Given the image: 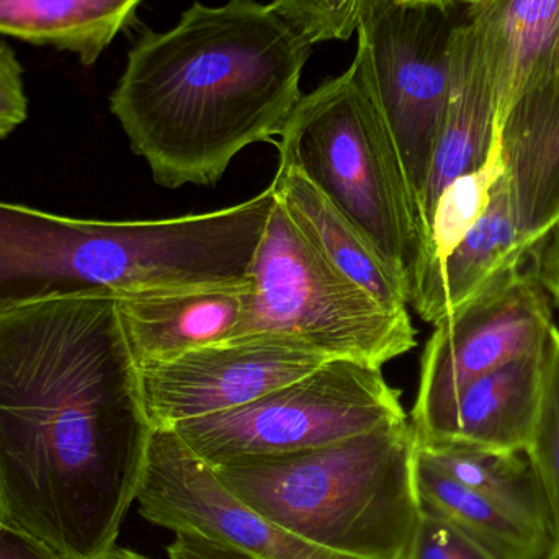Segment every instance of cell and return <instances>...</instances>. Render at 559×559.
Instances as JSON below:
<instances>
[{"label": "cell", "instance_id": "1", "mask_svg": "<svg viewBox=\"0 0 559 559\" xmlns=\"http://www.w3.org/2000/svg\"><path fill=\"white\" fill-rule=\"evenodd\" d=\"M153 426L117 296L0 314V522L64 559L117 547Z\"/></svg>", "mask_w": 559, "mask_h": 559}, {"label": "cell", "instance_id": "2", "mask_svg": "<svg viewBox=\"0 0 559 559\" xmlns=\"http://www.w3.org/2000/svg\"><path fill=\"white\" fill-rule=\"evenodd\" d=\"M311 48L272 3H193L131 49L111 114L159 186H213L246 147L282 134Z\"/></svg>", "mask_w": 559, "mask_h": 559}, {"label": "cell", "instance_id": "3", "mask_svg": "<svg viewBox=\"0 0 559 559\" xmlns=\"http://www.w3.org/2000/svg\"><path fill=\"white\" fill-rule=\"evenodd\" d=\"M411 420L318 449L210 466L246 508L352 559H406L419 525Z\"/></svg>", "mask_w": 559, "mask_h": 559}, {"label": "cell", "instance_id": "4", "mask_svg": "<svg viewBox=\"0 0 559 559\" xmlns=\"http://www.w3.org/2000/svg\"><path fill=\"white\" fill-rule=\"evenodd\" d=\"M278 167L302 174L371 242L413 298L424 233L360 56L301 100L278 141Z\"/></svg>", "mask_w": 559, "mask_h": 559}, {"label": "cell", "instance_id": "5", "mask_svg": "<svg viewBox=\"0 0 559 559\" xmlns=\"http://www.w3.org/2000/svg\"><path fill=\"white\" fill-rule=\"evenodd\" d=\"M277 332L318 348L383 368L413 350L409 311H393L338 272L299 231L278 200L251 272L248 305L233 337Z\"/></svg>", "mask_w": 559, "mask_h": 559}, {"label": "cell", "instance_id": "6", "mask_svg": "<svg viewBox=\"0 0 559 559\" xmlns=\"http://www.w3.org/2000/svg\"><path fill=\"white\" fill-rule=\"evenodd\" d=\"M409 419L381 368L332 358L311 373L218 414L170 427L209 466L286 455Z\"/></svg>", "mask_w": 559, "mask_h": 559}, {"label": "cell", "instance_id": "7", "mask_svg": "<svg viewBox=\"0 0 559 559\" xmlns=\"http://www.w3.org/2000/svg\"><path fill=\"white\" fill-rule=\"evenodd\" d=\"M459 3L364 0L355 28L417 215L452 87L453 35L465 19Z\"/></svg>", "mask_w": 559, "mask_h": 559}, {"label": "cell", "instance_id": "8", "mask_svg": "<svg viewBox=\"0 0 559 559\" xmlns=\"http://www.w3.org/2000/svg\"><path fill=\"white\" fill-rule=\"evenodd\" d=\"M332 360L292 335L255 332L138 365L153 429L236 409Z\"/></svg>", "mask_w": 559, "mask_h": 559}, {"label": "cell", "instance_id": "9", "mask_svg": "<svg viewBox=\"0 0 559 559\" xmlns=\"http://www.w3.org/2000/svg\"><path fill=\"white\" fill-rule=\"evenodd\" d=\"M554 328L550 299L532 267L433 324L420 358L413 429L432 423L472 381L545 350Z\"/></svg>", "mask_w": 559, "mask_h": 559}, {"label": "cell", "instance_id": "10", "mask_svg": "<svg viewBox=\"0 0 559 559\" xmlns=\"http://www.w3.org/2000/svg\"><path fill=\"white\" fill-rule=\"evenodd\" d=\"M136 502L157 527L216 542L251 559H352L314 547L246 508L170 429L151 433Z\"/></svg>", "mask_w": 559, "mask_h": 559}, {"label": "cell", "instance_id": "11", "mask_svg": "<svg viewBox=\"0 0 559 559\" xmlns=\"http://www.w3.org/2000/svg\"><path fill=\"white\" fill-rule=\"evenodd\" d=\"M498 115L495 71L472 7L453 35L452 87L420 200L424 241L440 193L463 174L478 169L488 157L501 128Z\"/></svg>", "mask_w": 559, "mask_h": 559}, {"label": "cell", "instance_id": "12", "mask_svg": "<svg viewBox=\"0 0 559 559\" xmlns=\"http://www.w3.org/2000/svg\"><path fill=\"white\" fill-rule=\"evenodd\" d=\"M534 251V242L519 226L504 173L485 215L417 285L411 306L424 321L437 324L524 275L532 267Z\"/></svg>", "mask_w": 559, "mask_h": 559}, {"label": "cell", "instance_id": "13", "mask_svg": "<svg viewBox=\"0 0 559 559\" xmlns=\"http://www.w3.org/2000/svg\"><path fill=\"white\" fill-rule=\"evenodd\" d=\"M545 350L472 381L432 423L414 430L417 445L525 452L540 404Z\"/></svg>", "mask_w": 559, "mask_h": 559}, {"label": "cell", "instance_id": "14", "mask_svg": "<svg viewBox=\"0 0 559 559\" xmlns=\"http://www.w3.org/2000/svg\"><path fill=\"white\" fill-rule=\"evenodd\" d=\"M501 150L519 226L537 248L559 222V79L519 95L501 124Z\"/></svg>", "mask_w": 559, "mask_h": 559}, {"label": "cell", "instance_id": "15", "mask_svg": "<svg viewBox=\"0 0 559 559\" xmlns=\"http://www.w3.org/2000/svg\"><path fill=\"white\" fill-rule=\"evenodd\" d=\"M245 285L206 286L118 298L134 364L167 360L231 338L248 305Z\"/></svg>", "mask_w": 559, "mask_h": 559}, {"label": "cell", "instance_id": "16", "mask_svg": "<svg viewBox=\"0 0 559 559\" xmlns=\"http://www.w3.org/2000/svg\"><path fill=\"white\" fill-rule=\"evenodd\" d=\"M416 491L420 512L442 519L491 559H551L558 554L550 531L531 524L496 499L463 485L419 449Z\"/></svg>", "mask_w": 559, "mask_h": 559}, {"label": "cell", "instance_id": "17", "mask_svg": "<svg viewBox=\"0 0 559 559\" xmlns=\"http://www.w3.org/2000/svg\"><path fill=\"white\" fill-rule=\"evenodd\" d=\"M275 199L299 231L338 272L393 311L409 306L403 283L381 261L364 233L302 174L278 167L271 183Z\"/></svg>", "mask_w": 559, "mask_h": 559}, {"label": "cell", "instance_id": "18", "mask_svg": "<svg viewBox=\"0 0 559 559\" xmlns=\"http://www.w3.org/2000/svg\"><path fill=\"white\" fill-rule=\"evenodd\" d=\"M495 71L499 127L525 87L550 78L559 0H489L473 7Z\"/></svg>", "mask_w": 559, "mask_h": 559}, {"label": "cell", "instance_id": "19", "mask_svg": "<svg viewBox=\"0 0 559 559\" xmlns=\"http://www.w3.org/2000/svg\"><path fill=\"white\" fill-rule=\"evenodd\" d=\"M141 0H0V33L72 52L92 66L133 20Z\"/></svg>", "mask_w": 559, "mask_h": 559}, {"label": "cell", "instance_id": "20", "mask_svg": "<svg viewBox=\"0 0 559 559\" xmlns=\"http://www.w3.org/2000/svg\"><path fill=\"white\" fill-rule=\"evenodd\" d=\"M417 449L463 485L496 499L525 521L554 534L544 491L525 452L466 445H417Z\"/></svg>", "mask_w": 559, "mask_h": 559}, {"label": "cell", "instance_id": "21", "mask_svg": "<svg viewBox=\"0 0 559 559\" xmlns=\"http://www.w3.org/2000/svg\"><path fill=\"white\" fill-rule=\"evenodd\" d=\"M504 173L499 128L485 163L478 169L453 180L437 199L424 241L414 292L427 275L432 274L452 254L453 249L481 219Z\"/></svg>", "mask_w": 559, "mask_h": 559}, {"label": "cell", "instance_id": "22", "mask_svg": "<svg viewBox=\"0 0 559 559\" xmlns=\"http://www.w3.org/2000/svg\"><path fill=\"white\" fill-rule=\"evenodd\" d=\"M550 512L559 554V329L555 325L545 350L540 404L525 449Z\"/></svg>", "mask_w": 559, "mask_h": 559}, {"label": "cell", "instance_id": "23", "mask_svg": "<svg viewBox=\"0 0 559 559\" xmlns=\"http://www.w3.org/2000/svg\"><path fill=\"white\" fill-rule=\"evenodd\" d=\"M364 0H274L272 5L311 43L347 41Z\"/></svg>", "mask_w": 559, "mask_h": 559}, {"label": "cell", "instance_id": "24", "mask_svg": "<svg viewBox=\"0 0 559 559\" xmlns=\"http://www.w3.org/2000/svg\"><path fill=\"white\" fill-rule=\"evenodd\" d=\"M406 559H491L442 519L420 512Z\"/></svg>", "mask_w": 559, "mask_h": 559}, {"label": "cell", "instance_id": "25", "mask_svg": "<svg viewBox=\"0 0 559 559\" xmlns=\"http://www.w3.org/2000/svg\"><path fill=\"white\" fill-rule=\"evenodd\" d=\"M22 75L19 59L9 46L0 43V140L26 120L28 102Z\"/></svg>", "mask_w": 559, "mask_h": 559}, {"label": "cell", "instance_id": "26", "mask_svg": "<svg viewBox=\"0 0 559 559\" xmlns=\"http://www.w3.org/2000/svg\"><path fill=\"white\" fill-rule=\"evenodd\" d=\"M532 271L551 305L559 309V222L535 248Z\"/></svg>", "mask_w": 559, "mask_h": 559}, {"label": "cell", "instance_id": "27", "mask_svg": "<svg viewBox=\"0 0 559 559\" xmlns=\"http://www.w3.org/2000/svg\"><path fill=\"white\" fill-rule=\"evenodd\" d=\"M166 554L167 559H251L225 545L187 534H176Z\"/></svg>", "mask_w": 559, "mask_h": 559}, {"label": "cell", "instance_id": "28", "mask_svg": "<svg viewBox=\"0 0 559 559\" xmlns=\"http://www.w3.org/2000/svg\"><path fill=\"white\" fill-rule=\"evenodd\" d=\"M0 559H64L45 545L0 522Z\"/></svg>", "mask_w": 559, "mask_h": 559}, {"label": "cell", "instance_id": "29", "mask_svg": "<svg viewBox=\"0 0 559 559\" xmlns=\"http://www.w3.org/2000/svg\"><path fill=\"white\" fill-rule=\"evenodd\" d=\"M102 559H154L146 557V555L138 554V551L128 550V548L115 547L114 550L108 551Z\"/></svg>", "mask_w": 559, "mask_h": 559}, {"label": "cell", "instance_id": "30", "mask_svg": "<svg viewBox=\"0 0 559 559\" xmlns=\"http://www.w3.org/2000/svg\"><path fill=\"white\" fill-rule=\"evenodd\" d=\"M550 78L559 79V29L557 45H555L554 56L550 61Z\"/></svg>", "mask_w": 559, "mask_h": 559}, {"label": "cell", "instance_id": "31", "mask_svg": "<svg viewBox=\"0 0 559 559\" xmlns=\"http://www.w3.org/2000/svg\"><path fill=\"white\" fill-rule=\"evenodd\" d=\"M460 2L466 3L469 7L483 5V3L489 2V0H460Z\"/></svg>", "mask_w": 559, "mask_h": 559}, {"label": "cell", "instance_id": "32", "mask_svg": "<svg viewBox=\"0 0 559 559\" xmlns=\"http://www.w3.org/2000/svg\"><path fill=\"white\" fill-rule=\"evenodd\" d=\"M416 2L453 3L456 0H416Z\"/></svg>", "mask_w": 559, "mask_h": 559}, {"label": "cell", "instance_id": "33", "mask_svg": "<svg viewBox=\"0 0 559 559\" xmlns=\"http://www.w3.org/2000/svg\"><path fill=\"white\" fill-rule=\"evenodd\" d=\"M551 559H559V554L555 555V557Z\"/></svg>", "mask_w": 559, "mask_h": 559}]
</instances>
